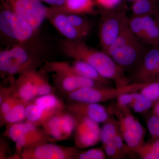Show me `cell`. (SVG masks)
I'll use <instances>...</instances> for the list:
<instances>
[{
  "instance_id": "4316f807",
  "label": "cell",
  "mask_w": 159,
  "mask_h": 159,
  "mask_svg": "<svg viewBox=\"0 0 159 159\" xmlns=\"http://www.w3.org/2000/svg\"><path fill=\"white\" fill-rule=\"evenodd\" d=\"M128 19L123 26L122 31L115 42L107 49L106 53L111 57L119 48L136 37L131 31L128 26Z\"/></svg>"
},
{
  "instance_id": "ffe728a7",
  "label": "cell",
  "mask_w": 159,
  "mask_h": 159,
  "mask_svg": "<svg viewBox=\"0 0 159 159\" xmlns=\"http://www.w3.org/2000/svg\"><path fill=\"white\" fill-rule=\"evenodd\" d=\"M57 113L31 102L26 107V120L36 126L42 127L49 119Z\"/></svg>"
},
{
  "instance_id": "484cf974",
  "label": "cell",
  "mask_w": 159,
  "mask_h": 159,
  "mask_svg": "<svg viewBox=\"0 0 159 159\" xmlns=\"http://www.w3.org/2000/svg\"><path fill=\"white\" fill-rule=\"evenodd\" d=\"M130 151L137 153L141 159H159V138L154 139L151 143H143Z\"/></svg>"
},
{
  "instance_id": "7a4b0ae2",
  "label": "cell",
  "mask_w": 159,
  "mask_h": 159,
  "mask_svg": "<svg viewBox=\"0 0 159 159\" xmlns=\"http://www.w3.org/2000/svg\"><path fill=\"white\" fill-rule=\"evenodd\" d=\"M26 120L7 125L5 136L12 140L16 144V157L20 159V154L25 148L55 142L47 133L43 128H41Z\"/></svg>"
},
{
  "instance_id": "ab89813d",
  "label": "cell",
  "mask_w": 159,
  "mask_h": 159,
  "mask_svg": "<svg viewBox=\"0 0 159 159\" xmlns=\"http://www.w3.org/2000/svg\"><path fill=\"white\" fill-rule=\"evenodd\" d=\"M154 16H155V17L157 19V20L159 21V11H158L156 13H155L154 15Z\"/></svg>"
},
{
  "instance_id": "5b68a950",
  "label": "cell",
  "mask_w": 159,
  "mask_h": 159,
  "mask_svg": "<svg viewBox=\"0 0 159 159\" xmlns=\"http://www.w3.org/2000/svg\"><path fill=\"white\" fill-rule=\"evenodd\" d=\"M133 83L124 87L111 88L107 87L84 88L68 94L71 101L99 103L118 98L123 94L137 92L147 84Z\"/></svg>"
},
{
  "instance_id": "d4e9b609",
  "label": "cell",
  "mask_w": 159,
  "mask_h": 159,
  "mask_svg": "<svg viewBox=\"0 0 159 159\" xmlns=\"http://www.w3.org/2000/svg\"><path fill=\"white\" fill-rule=\"evenodd\" d=\"M32 102L49 110L57 112L65 109V105L62 101L53 93L37 97Z\"/></svg>"
},
{
  "instance_id": "3957f363",
  "label": "cell",
  "mask_w": 159,
  "mask_h": 159,
  "mask_svg": "<svg viewBox=\"0 0 159 159\" xmlns=\"http://www.w3.org/2000/svg\"><path fill=\"white\" fill-rule=\"evenodd\" d=\"M127 9L128 7L125 1L116 9H102L99 33V42L102 51L106 52L128 20Z\"/></svg>"
},
{
  "instance_id": "9a60e30c",
  "label": "cell",
  "mask_w": 159,
  "mask_h": 159,
  "mask_svg": "<svg viewBox=\"0 0 159 159\" xmlns=\"http://www.w3.org/2000/svg\"><path fill=\"white\" fill-rule=\"evenodd\" d=\"M53 76L54 84L61 91L68 94L84 88L106 85L92 79L67 72L57 71Z\"/></svg>"
},
{
  "instance_id": "4dcf8cb0",
  "label": "cell",
  "mask_w": 159,
  "mask_h": 159,
  "mask_svg": "<svg viewBox=\"0 0 159 159\" xmlns=\"http://www.w3.org/2000/svg\"><path fill=\"white\" fill-rule=\"evenodd\" d=\"M66 16L71 25L80 31L85 37L87 36L91 29L90 24L87 20L81 16L80 14L69 13L66 14Z\"/></svg>"
},
{
  "instance_id": "7402d4cb",
  "label": "cell",
  "mask_w": 159,
  "mask_h": 159,
  "mask_svg": "<svg viewBox=\"0 0 159 159\" xmlns=\"http://www.w3.org/2000/svg\"><path fill=\"white\" fill-rule=\"evenodd\" d=\"M95 4V0H66L63 8L69 13L89 14L93 12Z\"/></svg>"
},
{
  "instance_id": "ba28073f",
  "label": "cell",
  "mask_w": 159,
  "mask_h": 159,
  "mask_svg": "<svg viewBox=\"0 0 159 159\" xmlns=\"http://www.w3.org/2000/svg\"><path fill=\"white\" fill-rule=\"evenodd\" d=\"M0 29L6 36L20 42L30 39L35 31L30 24L10 9L0 13Z\"/></svg>"
},
{
  "instance_id": "836d02e7",
  "label": "cell",
  "mask_w": 159,
  "mask_h": 159,
  "mask_svg": "<svg viewBox=\"0 0 159 159\" xmlns=\"http://www.w3.org/2000/svg\"><path fill=\"white\" fill-rule=\"evenodd\" d=\"M147 127L151 135L154 139L159 138V118L154 115L151 116L147 122Z\"/></svg>"
},
{
  "instance_id": "cb8c5ba5",
  "label": "cell",
  "mask_w": 159,
  "mask_h": 159,
  "mask_svg": "<svg viewBox=\"0 0 159 159\" xmlns=\"http://www.w3.org/2000/svg\"><path fill=\"white\" fill-rule=\"evenodd\" d=\"M28 104L22 101L16 104L1 118V124L9 125L24 121L26 119V107Z\"/></svg>"
},
{
  "instance_id": "8fae6325",
  "label": "cell",
  "mask_w": 159,
  "mask_h": 159,
  "mask_svg": "<svg viewBox=\"0 0 159 159\" xmlns=\"http://www.w3.org/2000/svg\"><path fill=\"white\" fill-rule=\"evenodd\" d=\"M75 126V116L65 109L51 117L42 127L54 141H62L72 135Z\"/></svg>"
},
{
  "instance_id": "d6986e66",
  "label": "cell",
  "mask_w": 159,
  "mask_h": 159,
  "mask_svg": "<svg viewBox=\"0 0 159 159\" xmlns=\"http://www.w3.org/2000/svg\"><path fill=\"white\" fill-rule=\"evenodd\" d=\"M56 11L52 17V22L54 27L67 39L78 40L85 37L79 31L71 25L67 18L66 14Z\"/></svg>"
},
{
  "instance_id": "ac0fdd59",
  "label": "cell",
  "mask_w": 159,
  "mask_h": 159,
  "mask_svg": "<svg viewBox=\"0 0 159 159\" xmlns=\"http://www.w3.org/2000/svg\"><path fill=\"white\" fill-rule=\"evenodd\" d=\"M117 100V107L129 108L136 113L146 111L153 107L155 103L137 92L122 94Z\"/></svg>"
},
{
  "instance_id": "603a6c76",
  "label": "cell",
  "mask_w": 159,
  "mask_h": 159,
  "mask_svg": "<svg viewBox=\"0 0 159 159\" xmlns=\"http://www.w3.org/2000/svg\"><path fill=\"white\" fill-rule=\"evenodd\" d=\"M132 15H154L159 11V0H137L130 6Z\"/></svg>"
},
{
  "instance_id": "30bf717a",
  "label": "cell",
  "mask_w": 159,
  "mask_h": 159,
  "mask_svg": "<svg viewBox=\"0 0 159 159\" xmlns=\"http://www.w3.org/2000/svg\"><path fill=\"white\" fill-rule=\"evenodd\" d=\"M150 47L135 37L119 48L111 57L124 71L134 70Z\"/></svg>"
},
{
  "instance_id": "6da1fadb",
  "label": "cell",
  "mask_w": 159,
  "mask_h": 159,
  "mask_svg": "<svg viewBox=\"0 0 159 159\" xmlns=\"http://www.w3.org/2000/svg\"><path fill=\"white\" fill-rule=\"evenodd\" d=\"M61 46L66 55L93 66L102 77L113 80L116 87H124L129 84L130 80L125 76V71L104 51L92 48L80 40H64Z\"/></svg>"
},
{
  "instance_id": "b9f144b4",
  "label": "cell",
  "mask_w": 159,
  "mask_h": 159,
  "mask_svg": "<svg viewBox=\"0 0 159 159\" xmlns=\"http://www.w3.org/2000/svg\"><path fill=\"white\" fill-rule=\"evenodd\" d=\"M157 80H158V81H159V63L158 67V72L157 79Z\"/></svg>"
},
{
  "instance_id": "74e56055",
  "label": "cell",
  "mask_w": 159,
  "mask_h": 159,
  "mask_svg": "<svg viewBox=\"0 0 159 159\" xmlns=\"http://www.w3.org/2000/svg\"><path fill=\"white\" fill-rule=\"evenodd\" d=\"M49 5L56 6H64L66 0H42Z\"/></svg>"
},
{
  "instance_id": "52a82bcc",
  "label": "cell",
  "mask_w": 159,
  "mask_h": 159,
  "mask_svg": "<svg viewBox=\"0 0 159 159\" xmlns=\"http://www.w3.org/2000/svg\"><path fill=\"white\" fill-rule=\"evenodd\" d=\"M6 2L10 9L30 24L35 31L53 11L40 0H6Z\"/></svg>"
},
{
  "instance_id": "60d3db41",
  "label": "cell",
  "mask_w": 159,
  "mask_h": 159,
  "mask_svg": "<svg viewBox=\"0 0 159 159\" xmlns=\"http://www.w3.org/2000/svg\"><path fill=\"white\" fill-rule=\"evenodd\" d=\"M125 2H131L133 3L135 1H137V0H124Z\"/></svg>"
},
{
  "instance_id": "7c38bea8",
  "label": "cell",
  "mask_w": 159,
  "mask_h": 159,
  "mask_svg": "<svg viewBox=\"0 0 159 159\" xmlns=\"http://www.w3.org/2000/svg\"><path fill=\"white\" fill-rule=\"evenodd\" d=\"M45 67L49 72H67L93 80L106 85L110 83V80L102 77L93 66L82 61L74 60L71 63L66 61H46Z\"/></svg>"
},
{
  "instance_id": "9c48e42d",
  "label": "cell",
  "mask_w": 159,
  "mask_h": 159,
  "mask_svg": "<svg viewBox=\"0 0 159 159\" xmlns=\"http://www.w3.org/2000/svg\"><path fill=\"white\" fill-rule=\"evenodd\" d=\"M47 142L41 145L25 148L20 154L23 159H76L79 148L66 147Z\"/></svg>"
},
{
  "instance_id": "5bb4252c",
  "label": "cell",
  "mask_w": 159,
  "mask_h": 159,
  "mask_svg": "<svg viewBox=\"0 0 159 159\" xmlns=\"http://www.w3.org/2000/svg\"><path fill=\"white\" fill-rule=\"evenodd\" d=\"M159 63V45L150 46L134 70L133 83H145L157 79Z\"/></svg>"
},
{
  "instance_id": "83f0119b",
  "label": "cell",
  "mask_w": 159,
  "mask_h": 159,
  "mask_svg": "<svg viewBox=\"0 0 159 159\" xmlns=\"http://www.w3.org/2000/svg\"><path fill=\"white\" fill-rule=\"evenodd\" d=\"M32 77L37 97L53 93L54 89L50 85L43 75L35 70L33 72Z\"/></svg>"
},
{
  "instance_id": "f1b7e54d",
  "label": "cell",
  "mask_w": 159,
  "mask_h": 159,
  "mask_svg": "<svg viewBox=\"0 0 159 159\" xmlns=\"http://www.w3.org/2000/svg\"><path fill=\"white\" fill-rule=\"evenodd\" d=\"M105 124L101 129V141L103 145L113 142L115 137L119 131L118 122L112 119H109L104 122Z\"/></svg>"
},
{
  "instance_id": "8d00e7d4",
  "label": "cell",
  "mask_w": 159,
  "mask_h": 159,
  "mask_svg": "<svg viewBox=\"0 0 159 159\" xmlns=\"http://www.w3.org/2000/svg\"><path fill=\"white\" fill-rule=\"evenodd\" d=\"M106 154L108 157L111 159L121 158V156L117 150L114 142H110L103 145Z\"/></svg>"
},
{
  "instance_id": "1f68e13d",
  "label": "cell",
  "mask_w": 159,
  "mask_h": 159,
  "mask_svg": "<svg viewBox=\"0 0 159 159\" xmlns=\"http://www.w3.org/2000/svg\"><path fill=\"white\" fill-rule=\"evenodd\" d=\"M140 90V93L151 101L156 102L159 100L158 80L147 83Z\"/></svg>"
},
{
  "instance_id": "44dd1931",
  "label": "cell",
  "mask_w": 159,
  "mask_h": 159,
  "mask_svg": "<svg viewBox=\"0 0 159 159\" xmlns=\"http://www.w3.org/2000/svg\"><path fill=\"white\" fill-rule=\"evenodd\" d=\"M141 41L149 46L159 45V21L153 15H146V26Z\"/></svg>"
},
{
  "instance_id": "4fadbf2b",
  "label": "cell",
  "mask_w": 159,
  "mask_h": 159,
  "mask_svg": "<svg viewBox=\"0 0 159 159\" xmlns=\"http://www.w3.org/2000/svg\"><path fill=\"white\" fill-rule=\"evenodd\" d=\"M74 116L76 119L74 146L83 148L97 145L101 141V129L98 123L87 117Z\"/></svg>"
},
{
  "instance_id": "8992f818",
  "label": "cell",
  "mask_w": 159,
  "mask_h": 159,
  "mask_svg": "<svg viewBox=\"0 0 159 159\" xmlns=\"http://www.w3.org/2000/svg\"><path fill=\"white\" fill-rule=\"evenodd\" d=\"M119 130L129 150L138 148L144 143L145 129L139 120L133 116L129 109L115 111Z\"/></svg>"
},
{
  "instance_id": "277c9868",
  "label": "cell",
  "mask_w": 159,
  "mask_h": 159,
  "mask_svg": "<svg viewBox=\"0 0 159 159\" xmlns=\"http://www.w3.org/2000/svg\"><path fill=\"white\" fill-rule=\"evenodd\" d=\"M38 61L23 47L15 46L0 52L1 75L8 77L36 70Z\"/></svg>"
},
{
  "instance_id": "2e32d148",
  "label": "cell",
  "mask_w": 159,
  "mask_h": 159,
  "mask_svg": "<svg viewBox=\"0 0 159 159\" xmlns=\"http://www.w3.org/2000/svg\"><path fill=\"white\" fill-rule=\"evenodd\" d=\"M65 108L74 116L87 117L98 123L105 122L110 118L105 107L99 103L72 101Z\"/></svg>"
},
{
  "instance_id": "d6a6232c",
  "label": "cell",
  "mask_w": 159,
  "mask_h": 159,
  "mask_svg": "<svg viewBox=\"0 0 159 159\" xmlns=\"http://www.w3.org/2000/svg\"><path fill=\"white\" fill-rule=\"evenodd\" d=\"M105 154L101 148H92L84 152H79L76 159H106Z\"/></svg>"
},
{
  "instance_id": "e0dca14e",
  "label": "cell",
  "mask_w": 159,
  "mask_h": 159,
  "mask_svg": "<svg viewBox=\"0 0 159 159\" xmlns=\"http://www.w3.org/2000/svg\"><path fill=\"white\" fill-rule=\"evenodd\" d=\"M34 71L20 75L10 86L11 96L27 104L33 102L37 97L32 77Z\"/></svg>"
},
{
  "instance_id": "e575fe53",
  "label": "cell",
  "mask_w": 159,
  "mask_h": 159,
  "mask_svg": "<svg viewBox=\"0 0 159 159\" xmlns=\"http://www.w3.org/2000/svg\"><path fill=\"white\" fill-rule=\"evenodd\" d=\"M21 101L20 99L11 95L6 98L3 101L2 103L0 105L1 106V109H0L1 118H2L6 113L8 112L16 104Z\"/></svg>"
},
{
  "instance_id": "f35d334b",
  "label": "cell",
  "mask_w": 159,
  "mask_h": 159,
  "mask_svg": "<svg viewBox=\"0 0 159 159\" xmlns=\"http://www.w3.org/2000/svg\"><path fill=\"white\" fill-rule=\"evenodd\" d=\"M152 107L153 115L159 118V100L155 102Z\"/></svg>"
},
{
  "instance_id": "f546056e",
  "label": "cell",
  "mask_w": 159,
  "mask_h": 159,
  "mask_svg": "<svg viewBox=\"0 0 159 159\" xmlns=\"http://www.w3.org/2000/svg\"><path fill=\"white\" fill-rule=\"evenodd\" d=\"M146 16H133L129 17L128 26L134 35L141 40L146 26Z\"/></svg>"
},
{
  "instance_id": "d590c367",
  "label": "cell",
  "mask_w": 159,
  "mask_h": 159,
  "mask_svg": "<svg viewBox=\"0 0 159 159\" xmlns=\"http://www.w3.org/2000/svg\"><path fill=\"white\" fill-rule=\"evenodd\" d=\"M124 0H95L96 4L103 10H111L120 6Z\"/></svg>"
}]
</instances>
